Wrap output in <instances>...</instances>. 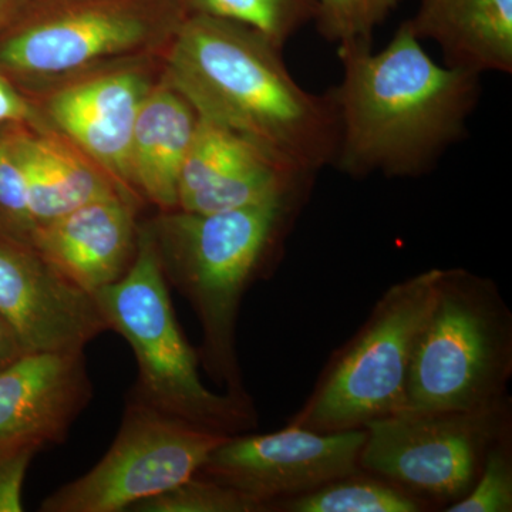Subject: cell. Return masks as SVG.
<instances>
[{
    "label": "cell",
    "instance_id": "6da1fadb",
    "mask_svg": "<svg viewBox=\"0 0 512 512\" xmlns=\"http://www.w3.org/2000/svg\"><path fill=\"white\" fill-rule=\"evenodd\" d=\"M281 50L242 23L188 13L165 47L164 79L201 119L316 174L338 154L335 96L299 86Z\"/></svg>",
    "mask_w": 512,
    "mask_h": 512
},
{
    "label": "cell",
    "instance_id": "7a4b0ae2",
    "mask_svg": "<svg viewBox=\"0 0 512 512\" xmlns=\"http://www.w3.org/2000/svg\"><path fill=\"white\" fill-rule=\"evenodd\" d=\"M342 82L335 164L355 178L419 177L457 143L480 97V76L434 62L404 22L392 42L339 46Z\"/></svg>",
    "mask_w": 512,
    "mask_h": 512
},
{
    "label": "cell",
    "instance_id": "3957f363",
    "mask_svg": "<svg viewBox=\"0 0 512 512\" xmlns=\"http://www.w3.org/2000/svg\"><path fill=\"white\" fill-rule=\"evenodd\" d=\"M312 185L309 181L237 210L165 211L147 224L165 281L190 302L200 320L202 367L225 393L239 399H252L237 349L242 299L278 268Z\"/></svg>",
    "mask_w": 512,
    "mask_h": 512
},
{
    "label": "cell",
    "instance_id": "277c9868",
    "mask_svg": "<svg viewBox=\"0 0 512 512\" xmlns=\"http://www.w3.org/2000/svg\"><path fill=\"white\" fill-rule=\"evenodd\" d=\"M94 296L109 330L123 336L136 356L138 380L131 399L224 436L258 427L254 400L214 393L202 383L200 356L178 323L147 224L138 231L136 258L127 274Z\"/></svg>",
    "mask_w": 512,
    "mask_h": 512
},
{
    "label": "cell",
    "instance_id": "5b68a950",
    "mask_svg": "<svg viewBox=\"0 0 512 512\" xmlns=\"http://www.w3.org/2000/svg\"><path fill=\"white\" fill-rule=\"evenodd\" d=\"M511 377L512 311L500 288L468 269L440 268L402 412L487 406L508 396Z\"/></svg>",
    "mask_w": 512,
    "mask_h": 512
},
{
    "label": "cell",
    "instance_id": "8992f818",
    "mask_svg": "<svg viewBox=\"0 0 512 512\" xmlns=\"http://www.w3.org/2000/svg\"><path fill=\"white\" fill-rule=\"evenodd\" d=\"M439 272H420L384 291L360 329L330 356L288 424L339 433L402 412L414 348L433 305Z\"/></svg>",
    "mask_w": 512,
    "mask_h": 512
},
{
    "label": "cell",
    "instance_id": "52a82bcc",
    "mask_svg": "<svg viewBox=\"0 0 512 512\" xmlns=\"http://www.w3.org/2000/svg\"><path fill=\"white\" fill-rule=\"evenodd\" d=\"M188 12L181 0H30L0 30L10 82L73 79L114 57L168 46Z\"/></svg>",
    "mask_w": 512,
    "mask_h": 512
},
{
    "label": "cell",
    "instance_id": "ba28073f",
    "mask_svg": "<svg viewBox=\"0 0 512 512\" xmlns=\"http://www.w3.org/2000/svg\"><path fill=\"white\" fill-rule=\"evenodd\" d=\"M359 467L444 511L476 483L485 456L512 430L510 394L476 409L400 412L365 427Z\"/></svg>",
    "mask_w": 512,
    "mask_h": 512
},
{
    "label": "cell",
    "instance_id": "9c48e42d",
    "mask_svg": "<svg viewBox=\"0 0 512 512\" xmlns=\"http://www.w3.org/2000/svg\"><path fill=\"white\" fill-rule=\"evenodd\" d=\"M130 399L116 439L84 476L47 495L42 512H121L197 476L227 439Z\"/></svg>",
    "mask_w": 512,
    "mask_h": 512
},
{
    "label": "cell",
    "instance_id": "30bf717a",
    "mask_svg": "<svg viewBox=\"0 0 512 512\" xmlns=\"http://www.w3.org/2000/svg\"><path fill=\"white\" fill-rule=\"evenodd\" d=\"M366 430L316 433L286 424L274 433L235 434L212 450L200 476L227 484L264 504L322 487L360 470Z\"/></svg>",
    "mask_w": 512,
    "mask_h": 512
},
{
    "label": "cell",
    "instance_id": "8fae6325",
    "mask_svg": "<svg viewBox=\"0 0 512 512\" xmlns=\"http://www.w3.org/2000/svg\"><path fill=\"white\" fill-rule=\"evenodd\" d=\"M0 315L26 353L84 352L109 330L94 293L30 245L0 238Z\"/></svg>",
    "mask_w": 512,
    "mask_h": 512
},
{
    "label": "cell",
    "instance_id": "7c38bea8",
    "mask_svg": "<svg viewBox=\"0 0 512 512\" xmlns=\"http://www.w3.org/2000/svg\"><path fill=\"white\" fill-rule=\"evenodd\" d=\"M154 83L140 69L84 73L60 84L43 101L56 133L99 165L130 197V147L143 101Z\"/></svg>",
    "mask_w": 512,
    "mask_h": 512
},
{
    "label": "cell",
    "instance_id": "4fadbf2b",
    "mask_svg": "<svg viewBox=\"0 0 512 512\" xmlns=\"http://www.w3.org/2000/svg\"><path fill=\"white\" fill-rule=\"evenodd\" d=\"M92 397L84 352L26 353L0 370V451L62 443Z\"/></svg>",
    "mask_w": 512,
    "mask_h": 512
},
{
    "label": "cell",
    "instance_id": "5bb4252c",
    "mask_svg": "<svg viewBox=\"0 0 512 512\" xmlns=\"http://www.w3.org/2000/svg\"><path fill=\"white\" fill-rule=\"evenodd\" d=\"M137 202L123 195L90 202L35 229L32 248L86 291L116 284L138 247Z\"/></svg>",
    "mask_w": 512,
    "mask_h": 512
},
{
    "label": "cell",
    "instance_id": "9a60e30c",
    "mask_svg": "<svg viewBox=\"0 0 512 512\" xmlns=\"http://www.w3.org/2000/svg\"><path fill=\"white\" fill-rule=\"evenodd\" d=\"M6 131L25 180L35 229L114 195L138 202L60 134L25 123L9 124Z\"/></svg>",
    "mask_w": 512,
    "mask_h": 512
},
{
    "label": "cell",
    "instance_id": "2e32d148",
    "mask_svg": "<svg viewBox=\"0 0 512 512\" xmlns=\"http://www.w3.org/2000/svg\"><path fill=\"white\" fill-rule=\"evenodd\" d=\"M197 111L163 77L138 113L130 147L131 187L161 212L178 208V184L198 126Z\"/></svg>",
    "mask_w": 512,
    "mask_h": 512
},
{
    "label": "cell",
    "instance_id": "e0dca14e",
    "mask_svg": "<svg viewBox=\"0 0 512 512\" xmlns=\"http://www.w3.org/2000/svg\"><path fill=\"white\" fill-rule=\"evenodd\" d=\"M407 23L417 39L440 46L448 67L512 72V0H420Z\"/></svg>",
    "mask_w": 512,
    "mask_h": 512
},
{
    "label": "cell",
    "instance_id": "ac0fdd59",
    "mask_svg": "<svg viewBox=\"0 0 512 512\" xmlns=\"http://www.w3.org/2000/svg\"><path fill=\"white\" fill-rule=\"evenodd\" d=\"M419 498L360 470L329 481L316 490L272 504L271 512H426Z\"/></svg>",
    "mask_w": 512,
    "mask_h": 512
},
{
    "label": "cell",
    "instance_id": "d6986e66",
    "mask_svg": "<svg viewBox=\"0 0 512 512\" xmlns=\"http://www.w3.org/2000/svg\"><path fill=\"white\" fill-rule=\"evenodd\" d=\"M188 13L215 16L258 30L274 45L289 39L313 22L316 0H181Z\"/></svg>",
    "mask_w": 512,
    "mask_h": 512
},
{
    "label": "cell",
    "instance_id": "ffe728a7",
    "mask_svg": "<svg viewBox=\"0 0 512 512\" xmlns=\"http://www.w3.org/2000/svg\"><path fill=\"white\" fill-rule=\"evenodd\" d=\"M130 511L268 512L264 504L249 495L200 474L163 494L141 501Z\"/></svg>",
    "mask_w": 512,
    "mask_h": 512
},
{
    "label": "cell",
    "instance_id": "44dd1931",
    "mask_svg": "<svg viewBox=\"0 0 512 512\" xmlns=\"http://www.w3.org/2000/svg\"><path fill=\"white\" fill-rule=\"evenodd\" d=\"M402 0H316L313 22L329 42L372 43L373 32Z\"/></svg>",
    "mask_w": 512,
    "mask_h": 512
},
{
    "label": "cell",
    "instance_id": "7402d4cb",
    "mask_svg": "<svg viewBox=\"0 0 512 512\" xmlns=\"http://www.w3.org/2000/svg\"><path fill=\"white\" fill-rule=\"evenodd\" d=\"M446 512H512V430L494 441L471 490Z\"/></svg>",
    "mask_w": 512,
    "mask_h": 512
},
{
    "label": "cell",
    "instance_id": "603a6c76",
    "mask_svg": "<svg viewBox=\"0 0 512 512\" xmlns=\"http://www.w3.org/2000/svg\"><path fill=\"white\" fill-rule=\"evenodd\" d=\"M35 224L30 215L25 180L10 146L8 131H0V238L32 247Z\"/></svg>",
    "mask_w": 512,
    "mask_h": 512
},
{
    "label": "cell",
    "instance_id": "cb8c5ba5",
    "mask_svg": "<svg viewBox=\"0 0 512 512\" xmlns=\"http://www.w3.org/2000/svg\"><path fill=\"white\" fill-rule=\"evenodd\" d=\"M36 448L0 451V512H22V491Z\"/></svg>",
    "mask_w": 512,
    "mask_h": 512
},
{
    "label": "cell",
    "instance_id": "d4e9b609",
    "mask_svg": "<svg viewBox=\"0 0 512 512\" xmlns=\"http://www.w3.org/2000/svg\"><path fill=\"white\" fill-rule=\"evenodd\" d=\"M36 119L32 104L16 90L5 74L0 73V126L28 124Z\"/></svg>",
    "mask_w": 512,
    "mask_h": 512
},
{
    "label": "cell",
    "instance_id": "484cf974",
    "mask_svg": "<svg viewBox=\"0 0 512 512\" xmlns=\"http://www.w3.org/2000/svg\"><path fill=\"white\" fill-rule=\"evenodd\" d=\"M23 355H26V350L23 349L22 343L0 315V370L12 365Z\"/></svg>",
    "mask_w": 512,
    "mask_h": 512
},
{
    "label": "cell",
    "instance_id": "4316f807",
    "mask_svg": "<svg viewBox=\"0 0 512 512\" xmlns=\"http://www.w3.org/2000/svg\"><path fill=\"white\" fill-rule=\"evenodd\" d=\"M30 0H0V30L5 29L20 12L28 6Z\"/></svg>",
    "mask_w": 512,
    "mask_h": 512
}]
</instances>
